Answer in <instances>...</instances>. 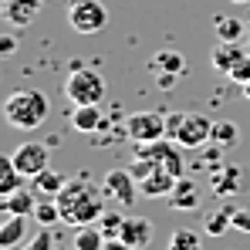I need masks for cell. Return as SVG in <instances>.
I'll list each match as a JSON object with an SVG mask.
<instances>
[{
	"label": "cell",
	"instance_id": "obj_1",
	"mask_svg": "<svg viewBox=\"0 0 250 250\" xmlns=\"http://www.w3.org/2000/svg\"><path fill=\"white\" fill-rule=\"evenodd\" d=\"M54 200H58V207H61V220L71 223L75 230L98 223L102 213H105V193H102L98 186H91V179H88L84 172L75 176V179H68V186H64Z\"/></svg>",
	"mask_w": 250,
	"mask_h": 250
},
{
	"label": "cell",
	"instance_id": "obj_2",
	"mask_svg": "<svg viewBox=\"0 0 250 250\" xmlns=\"http://www.w3.org/2000/svg\"><path fill=\"white\" fill-rule=\"evenodd\" d=\"M51 105L44 98V91L38 88H21V91H10L7 102H3V119L10 128H21V132H34L41 128L47 119Z\"/></svg>",
	"mask_w": 250,
	"mask_h": 250
},
{
	"label": "cell",
	"instance_id": "obj_3",
	"mask_svg": "<svg viewBox=\"0 0 250 250\" xmlns=\"http://www.w3.org/2000/svg\"><path fill=\"white\" fill-rule=\"evenodd\" d=\"M64 95H68L71 105H102V98L108 95V88H105V78L95 68H82L78 64L68 75V82H64Z\"/></svg>",
	"mask_w": 250,
	"mask_h": 250
},
{
	"label": "cell",
	"instance_id": "obj_4",
	"mask_svg": "<svg viewBox=\"0 0 250 250\" xmlns=\"http://www.w3.org/2000/svg\"><path fill=\"white\" fill-rule=\"evenodd\" d=\"M166 125H169V112H163V108H146V112H132L125 119V135L135 146H149V142L166 139Z\"/></svg>",
	"mask_w": 250,
	"mask_h": 250
},
{
	"label": "cell",
	"instance_id": "obj_5",
	"mask_svg": "<svg viewBox=\"0 0 250 250\" xmlns=\"http://www.w3.org/2000/svg\"><path fill=\"white\" fill-rule=\"evenodd\" d=\"M68 24L78 34H98L108 27V7L102 0H75L68 10Z\"/></svg>",
	"mask_w": 250,
	"mask_h": 250
},
{
	"label": "cell",
	"instance_id": "obj_6",
	"mask_svg": "<svg viewBox=\"0 0 250 250\" xmlns=\"http://www.w3.org/2000/svg\"><path fill=\"white\" fill-rule=\"evenodd\" d=\"M135 156L156 163L159 169L172 172L176 179L186 176V166H183V146L172 142V139H159V142H149V146H135Z\"/></svg>",
	"mask_w": 250,
	"mask_h": 250
},
{
	"label": "cell",
	"instance_id": "obj_7",
	"mask_svg": "<svg viewBox=\"0 0 250 250\" xmlns=\"http://www.w3.org/2000/svg\"><path fill=\"white\" fill-rule=\"evenodd\" d=\"M102 193H105V200H112L119 209H128V207H135V196L142 189H139V179L128 169H108L105 179H102Z\"/></svg>",
	"mask_w": 250,
	"mask_h": 250
},
{
	"label": "cell",
	"instance_id": "obj_8",
	"mask_svg": "<svg viewBox=\"0 0 250 250\" xmlns=\"http://www.w3.org/2000/svg\"><path fill=\"white\" fill-rule=\"evenodd\" d=\"M172 142H179L183 149H203L207 142H213V119L203 112H186Z\"/></svg>",
	"mask_w": 250,
	"mask_h": 250
},
{
	"label": "cell",
	"instance_id": "obj_9",
	"mask_svg": "<svg viewBox=\"0 0 250 250\" xmlns=\"http://www.w3.org/2000/svg\"><path fill=\"white\" fill-rule=\"evenodd\" d=\"M10 159H14V166H17V172L21 176H27V179H34L38 172H44L47 169V146L44 142H21L14 152H10Z\"/></svg>",
	"mask_w": 250,
	"mask_h": 250
},
{
	"label": "cell",
	"instance_id": "obj_10",
	"mask_svg": "<svg viewBox=\"0 0 250 250\" xmlns=\"http://www.w3.org/2000/svg\"><path fill=\"white\" fill-rule=\"evenodd\" d=\"M152 237H156L152 220H146V216H125L122 233H119V240H122L125 250H146L152 244Z\"/></svg>",
	"mask_w": 250,
	"mask_h": 250
},
{
	"label": "cell",
	"instance_id": "obj_11",
	"mask_svg": "<svg viewBox=\"0 0 250 250\" xmlns=\"http://www.w3.org/2000/svg\"><path fill=\"white\" fill-rule=\"evenodd\" d=\"M244 172H247V169H240V166H223L220 172L213 169V176H209L213 193H216V196H237V193H244L250 186V179Z\"/></svg>",
	"mask_w": 250,
	"mask_h": 250
},
{
	"label": "cell",
	"instance_id": "obj_12",
	"mask_svg": "<svg viewBox=\"0 0 250 250\" xmlns=\"http://www.w3.org/2000/svg\"><path fill=\"white\" fill-rule=\"evenodd\" d=\"M108 122H112V119H108L98 105H75V112H71V128H75V132H84V135L102 132Z\"/></svg>",
	"mask_w": 250,
	"mask_h": 250
},
{
	"label": "cell",
	"instance_id": "obj_13",
	"mask_svg": "<svg viewBox=\"0 0 250 250\" xmlns=\"http://www.w3.org/2000/svg\"><path fill=\"white\" fill-rule=\"evenodd\" d=\"M247 58V41H216V47L209 51V61H213V68L216 71H230L237 61H244Z\"/></svg>",
	"mask_w": 250,
	"mask_h": 250
},
{
	"label": "cell",
	"instance_id": "obj_14",
	"mask_svg": "<svg viewBox=\"0 0 250 250\" xmlns=\"http://www.w3.org/2000/svg\"><path fill=\"white\" fill-rule=\"evenodd\" d=\"M169 209H179V213H186V209H200V183H193L189 176H179V183H176V189L166 196Z\"/></svg>",
	"mask_w": 250,
	"mask_h": 250
},
{
	"label": "cell",
	"instance_id": "obj_15",
	"mask_svg": "<svg viewBox=\"0 0 250 250\" xmlns=\"http://www.w3.org/2000/svg\"><path fill=\"white\" fill-rule=\"evenodd\" d=\"M38 10H41V0H3V17L14 24V27H27L38 21Z\"/></svg>",
	"mask_w": 250,
	"mask_h": 250
},
{
	"label": "cell",
	"instance_id": "obj_16",
	"mask_svg": "<svg viewBox=\"0 0 250 250\" xmlns=\"http://www.w3.org/2000/svg\"><path fill=\"white\" fill-rule=\"evenodd\" d=\"M34 207H38V193L34 189H17L10 196H3V213L7 216H34Z\"/></svg>",
	"mask_w": 250,
	"mask_h": 250
},
{
	"label": "cell",
	"instance_id": "obj_17",
	"mask_svg": "<svg viewBox=\"0 0 250 250\" xmlns=\"http://www.w3.org/2000/svg\"><path fill=\"white\" fill-rule=\"evenodd\" d=\"M64 186H68V176H64V172H58V169H51V166L31 179V189H34L38 196H58Z\"/></svg>",
	"mask_w": 250,
	"mask_h": 250
},
{
	"label": "cell",
	"instance_id": "obj_18",
	"mask_svg": "<svg viewBox=\"0 0 250 250\" xmlns=\"http://www.w3.org/2000/svg\"><path fill=\"white\" fill-rule=\"evenodd\" d=\"M27 237V216H7L0 227V250H14Z\"/></svg>",
	"mask_w": 250,
	"mask_h": 250
},
{
	"label": "cell",
	"instance_id": "obj_19",
	"mask_svg": "<svg viewBox=\"0 0 250 250\" xmlns=\"http://www.w3.org/2000/svg\"><path fill=\"white\" fill-rule=\"evenodd\" d=\"M176 176L166 172V169H156L152 176H146L142 183H139V189H142V196H169L172 189H176Z\"/></svg>",
	"mask_w": 250,
	"mask_h": 250
},
{
	"label": "cell",
	"instance_id": "obj_20",
	"mask_svg": "<svg viewBox=\"0 0 250 250\" xmlns=\"http://www.w3.org/2000/svg\"><path fill=\"white\" fill-rule=\"evenodd\" d=\"M149 64H152L156 75H163V71H166V75H179V78L186 75V58H183L179 51H169V47L166 51H156Z\"/></svg>",
	"mask_w": 250,
	"mask_h": 250
},
{
	"label": "cell",
	"instance_id": "obj_21",
	"mask_svg": "<svg viewBox=\"0 0 250 250\" xmlns=\"http://www.w3.org/2000/svg\"><path fill=\"white\" fill-rule=\"evenodd\" d=\"M24 183H27V176L17 172L14 159L10 156H0V196H10V193L24 189Z\"/></svg>",
	"mask_w": 250,
	"mask_h": 250
},
{
	"label": "cell",
	"instance_id": "obj_22",
	"mask_svg": "<svg viewBox=\"0 0 250 250\" xmlns=\"http://www.w3.org/2000/svg\"><path fill=\"white\" fill-rule=\"evenodd\" d=\"M213 34H216V41H247V24L240 17H216Z\"/></svg>",
	"mask_w": 250,
	"mask_h": 250
},
{
	"label": "cell",
	"instance_id": "obj_23",
	"mask_svg": "<svg viewBox=\"0 0 250 250\" xmlns=\"http://www.w3.org/2000/svg\"><path fill=\"white\" fill-rule=\"evenodd\" d=\"M105 244H108V240H105V233H102L95 223H91V227H78V230H75V240H71L75 250H105Z\"/></svg>",
	"mask_w": 250,
	"mask_h": 250
},
{
	"label": "cell",
	"instance_id": "obj_24",
	"mask_svg": "<svg viewBox=\"0 0 250 250\" xmlns=\"http://www.w3.org/2000/svg\"><path fill=\"white\" fill-rule=\"evenodd\" d=\"M34 220L38 227H54L61 220V207L54 196H38V207H34Z\"/></svg>",
	"mask_w": 250,
	"mask_h": 250
},
{
	"label": "cell",
	"instance_id": "obj_25",
	"mask_svg": "<svg viewBox=\"0 0 250 250\" xmlns=\"http://www.w3.org/2000/svg\"><path fill=\"white\" fill-rule=\"evenodd\" d=\"M166 250H203V237L189 227H179V230H172Z\"/></svg>",
	"mask_w": 250,
	"mask_h": 250
},
{
	"label": "cell",
	"instance_id": "obj_26",
	"mask_svg": "<svg viewBox=\"0 0 250 250\" xmlns=\"http://www.w3.org/2000/svg\"><path fill=\"white\" fill-rule=\"evenodd\" d=\"M237 139H240V128H237L233 122H227V119L213 122V146H220V149H233Z\"/></svg>",
	"mask_w": 250,
	"mask_h": 250
},
{
	"label": "cell",
	"instance_id": "obj_27",
	"mask_svg": "<svg viewBox=\"0 0 250 250\" xmlns=\"http://www.w3.org/2000/svg\"><path fill=\"white\" fill-rule=\"evenodd\" d=\"M203 230H207L209 237H220V233L233 230V207H223L220 213H209L207 223H203Z\"/></svg>",
	"mask_w": 250,
	"mask_h": 250
},
{
	"label": "cell",
	"instance_id": "obj_28",
	"mask_svg": "<svg viewBox=\"0 0 250 250\" xmlns=\"http://www.w3.org/2000/svg\"><path fill=\"white\" fill-rule=\"evenodd\" d=\"M122 223L125 216L119 209H108V213H102V220H98V230L105 233V240H119V233H122Z\"/></svg>",
	"mask_w": 250,
	"mask_h": 250
},
{
	"label": "cell",
	"instance_id": "obj_29",
	"mask_svg": "<svg viewBox=\"0 0 250 250\" xmlns=\"http://www.w3.org/2000/svg\"><path fill=\"white\" fill-rule=\"evenodd\" d=\"M24 250H58V247H54L51 230H47V227H41V230H38V233H34V237L24 244Z\"/></svg>",
	"mask_w": 250,
	"mask_h": 250
},
{
	"label": "cell",
	"instance_id": "obj_30",
	"mask_svg": "<svg viewBox=\"0 0 250 250\" xmlns=\"http://www.w3.org/2000/svg\"><path fill=\"white\" fill-rule=\"evenodd\" d=\"M227 78H230L233 84H240V88H244V84H250V54L244 58V61H237V64L227 71Z\"/></svg>",
	"mask_w": 250,
	"mask_h": 250
},
{
	"label": "cell",
	"instance_id": "obj_31",
	"mask_svg": "<svg viewBox=\"0 0 250 250\" xmlns=\"http://www.w3.org/2000/svg\"><path fill=\"white\" fill-rule=\"evenodd\" d=\"M233 230L250 233V209H233Z\"/></svg>",
	"mask_w": 250,
	"mask_h": 250
},
{
	"label": "cell",
	"instance_id": "obj_32",
	"mask_svg": "<svg viewBox=\"0 0 250 250\" xmlns=\"http://www.w3.org/2000/svg\"><path fill=\"white\" fill-rule=\"evenodd\" d=\"M14 51H17V34H0V54L10 58Z\"/></svg>",
	"mask_w": 250,
	"mask_h": 250
},
{
	"label": "cell",
	"instance_id": "obj_33",
	"mask_svg": "<svg viewBox=\"0 0 250 250\" xmlns=\"http://www.w3.org/2000/svg\"><path fill=\"white\" fill-rule=\"evenodd\" d=\"M183 115H186V112H169V125H166V139H176V132H179V122H183Z\"/></svg>",
	"mask_w": 250,
	"mask_h": 250
},
{
	"label": "cell",
	"instance_id": "obj_34",
	"mask_svg": "<svg viewBox=\"0 0 250 250\" xmlns=\"http://www.w3.org/2000/svg\"><path fill=\"white\" fill-rule=\"evenodd\" d=\"M156 84H159L163 91H169V88L179 84V75H166V71H163V75H156Z\"/></svg>",
	"mask_w": 250,
	"mask_h": 250
},
{
	"label": "cell",
	"instance_id": "obj_35",
	"mask_svg": "<svg viewBox=\"0 0 250 250\" xmlns=\"http://www.w3.org/2000/svg\"><path fill=\"white\" fill-rule=\"evenodd\" d=\"M244 98H247V102H250V84H244Z\"/></svg>",
	"mask_w": 250,
	"mask_h": 250
},
{
	"label": "cell",
	"instance_id": "obj_36",
	"mask_svg": "<svg viewBox=\"0 0 250 250\" xmlns=\"http://www.w3.org/2000/svg\"><path fill=\"white\" fill-rule=\"evenodd\" d=\"M233 3H250V0H233Z\"/></svg>",
	"mask_w": 250,
	"mask_h": 250
},
{
	"label": "cell",
	"instance_id": "obj_37",
	"mask_svg": "<svg viewBox=\"0 0 250 250\" xmlns=\"http://www.w3.org/2000/svg\"><path fill=\"white\" fill-rule=\"evenodd\" d=\"M247 38H250V24H247Z\"/></svg>",
	"mask_w": 250,
	"mask_h": 250
},
{
	"label": "cell",
	"instance_id": "obj_38",
	"mask_svg": "<svg viewBox=\"0 0 250 250\" xmlns=\"http://www.w3.org/2000/svg\"><path fill=\"white\" fill-rule=\"evenodd\" d=\"M58 250H64V247H58ZM71 250H75V247H71Z\"/></svg>",
	"mask_w": 250,
	"mask_h": 250
}]
</instances>
